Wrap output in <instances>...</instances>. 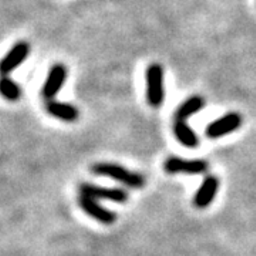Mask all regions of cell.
I'll list each match as a JSON object with an SVG mask.
<instances>
[{"label":"cell","instance_id":"2","mask_svg":"<svg viewBox=\"0 0 256 256\" xmlns=\"http://www.w3.org/2000/svg\"><path fill=\"white\" fill-rule=\"evenodd\" d=\"M165 77L161 64L152 63L148 66L146 73V101L151 107H162L165 100Z\"/></svg>","mask_w":256,"mask_h":256},{"label":"cell","instance_id":"12","mask_svg":"<svg viewBox=\"0 0 256 256\" xmlns=\"http://www.w3.org/2000/svg\"><path fill=\"white\" fill-rule=\"evenodd\" d=\"M174 134L178 142L186 148H196L200 146V138L196 132L186 124V121H175Z\"/></svg>","mask_w":256,"mask_h":256},{"label":"cell","instance_id":"11","mask_svg":"<svg viewBox=\"0 0 256 256\" xmlns=\"http://www.w3.org/2000/svg\"><path fill=\"white\" fill-rule=\"evenodd\" d=\"M205 106H206V102H205L204 97L192 96V97L184 101L182 104L176 108V111H175V121H188L195 114H198Z\"/></svg>","mask_w":256,"mask_h":256},{"label":"cell","instance_id":"7","mask_svg":"<svg viewBox=\"0 0 256 256\" xmlns=\"http://www.w3.org/2000/svg\"><path fill=\"white\" fill-rule=\"evenodd\" d=\"M78 206L82 208L90 218L100 222L102 225H112L117 220V214L112 210L104 208L102 205L98 204L97 200H92L90 196H78Z\"/></svg>","mask_w":256,"mask_h":256},{"label":"cell","instance_id":"6","mask_svg":"<svg viewBox=\"0 0 256 256\" xmlns=\"http://www.w3.org/2000/svg\"><path fill=\"white\" fill-rule=\"evenodd\" d=\"M67 67L64 64L58 63L54 64L50 72L47 74V78L44 84H43V88H42V96L46 101L54 100L56 97L58 96V92H62L64 82L67 80Z\"/></svg>","mask_w":256,"mask_h":256},{"label":"cell","instance_id":"1","mask_svg":"<svg viewBox=\"0 0 256 256\" xmlns=\"http://www.w3.org/2000/svg\"><path fill=\"white\" fill-rule=\"evenodd\" d=\"M92 174L107 176V178H111L114 181H118L128 188L140 190L146 185V178L142 175L132 172L122 165L111 164V162H98V164L92 165Z\"/></svg>","mask_w":256,"mask_h":256},{"label":"cell","instance_id":"8","mask_svg":"<svg viewBox=\"0 0 256 256\" xmlns=\"http://www.w3.org/2000/svg\"><path fill=\"white\" fill-rule=\"evenodd\" d=\"M28 56H30V44L28 42H18L8 52V54L3 57L0 63L2 76H9L13 73L18 67H20L28 60Z\"/></svg>","mask_w":256,"mask_h":256},{"label":"cell","instance_id":"3","mask_svg":"<svg viewBox=\"0 0 256 256\" xmlns=\"http://www.w3.org/2000/svg\"><path fill=\"white\" fill-rule=\"evenodd\" d=\"M210 168V164L205 160H186L181 156H170L164 162V170L166 174L171 175H201L205 174Z\"/></svg>","mask_w":256,"mask_h":256},{"label":"cell","instance_id":"13","mask_svg":"<svg viewBox=\"0 0 256 256\" xmlns=\"http://www.w3.org/2000/svg\"><path fill=\"white\" fill-rule=\"evenodd\" d=\"M0 92L3 96V98L8 101L16 102L22 98V88L18 82L13 78H10L9 76H3L0 80Z\"/></svg>","mask_w":256,"mask_h":256},{"label":"cell","instance_id":"4","mask_svg":"<svg viewBox=\"0 0 256 256\" xmlns=\"http://www.w3.org/2000/svg\"><path fill=\"white\" fill-rule=\"evenodd\" d=\"M240 126H242V116L239 112H228L224 117L212 121L206 127L205 134L210 140H218L235 132L240 128Z\"/></svg>","mask_w":256,"mask_h":256},{"label":"cell","instance_id":"5","mask_svg":"<svg viewBox=\"0 0 256 256\" xmlns=\"http://www.w3.org/2000/svg\"><path fill=\"white\" fill-rule=\"evenodd\" d=\"M80 195L90 196L92 200H104V201L117 202V204H124L128 201V194L124 190L120 188H106V186H97L92 184L84 182L78 186Z\"/></svg>","mask_w":256,"mask_h":256},{"label":"cell","instance_id":"10","mask_svg":"<svg viewBox=\"0 0 256 256\" xmlns=\"http://www.w3.org/2000/svg\"><path fill=\"white\" fill-rule=\"evenodd\" d=\"M46 110L52 117L64 121V122H74L80 117V111L77 110L76 106L57 100L47 101Z\"/></svg>","mask_w":256,"mask_h":256},{"label":"cell","instance_id":"9","mask_svg":"<svg viewBox=\"0 0 256 256\" xmlns=\"http://www.w3.org/2000/svg\"><path fill=\"white\" fill-rule=\"evenodd\" d=\"M218 191H220V180L214 175L206 176L194 196V205L200 210L208 208L215 200Z\"/></svg>","mask_w":256,"mask_h":256}]
</instances>
